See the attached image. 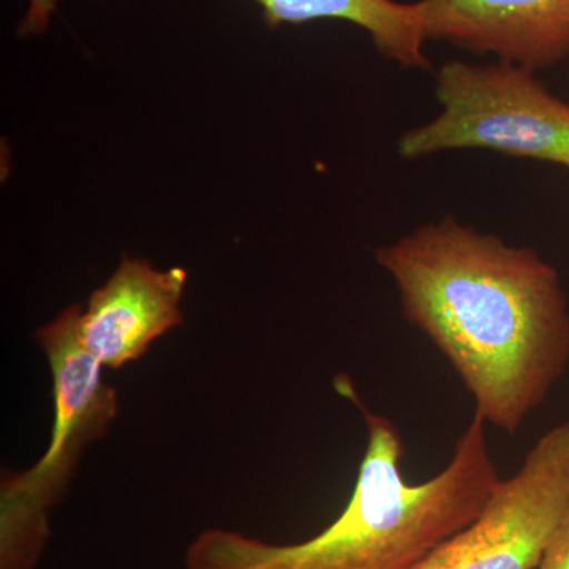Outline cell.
<instances>
[{"mask_svg": "<svg viewBox=\"0 0 569 569\" xmlns=\"http://www.w3.org/2000/svg\"><path fill=\"white\" fill-rule=\"evenodd\" d=\"M403 317L447 358L486 425L516 436L569 365L559 271L447 216L378 247Z\"/></svg>", "mask_w": 569, "mask_h": 569, "instance_id": "cell-1", "label": "cell"}, {"mask_svg": "<svg viewBox=\"0 0 569 569\" xmlns=\"http://www.w3.org/2000/svg\"><path fill=\"white\" fill-rule=\"evenodd\" d=\"M335 388L358 408L367 429L353 492L339 518L291 545L203 530L187 548L183 569H419L477 520L500 481L485 419L473 415L440 473L411 485L395 422L369 410L350 378L336 377Z\"/></svg>", "mask_w": 569, "mask_h": 569, "instance_id": "cell-2", "label": "cell"}, {"mask_svg": "<svg viewBox=\"0 0 569 569\" xmlns=\"http://www.w3.org/2000/svg\"><path fill=\"white\" fill-rule=\"evenodd\" d=\"M81 305L66 307L36 331L52 383V427L43 456L0 479V569H36L50 538V515L77 473L82 455L110 432L119 396L80 337Z\"/></svg>", "mask_w": 569, "mask_h": 569, "instance_id": "cell-3", "label": "cell"}, {"mask_svg": "<svg viewBox=\"0 0 569 569\" xmlns=\"http://www.w3.org/2000/svg\"><path fill=\"white\" fill-rule=\"evenodd\" d=\"M537 73L496 59L443 63L436 74L440 114L400 134L397 152L419 160L477 149L569 170V103Z\"/></svg>", "mask_w": 569, "mask_h": 569, "instance_id": "cell-4", "label": "cell"}, {"mask_svg": "<svg viewBox=\"0 0 569 569\" xmlns=\"http://www.w3.org/2000/svg\"><path fill=\"white\" fill-rule=\"evenodd\" d=\"M569 516V421L552 427L477 520L458 535V569H538Z\"/></svg>", "mask_w": 569, "mask_h": 569, "instance_id": "cell-5", "label": "cell"}, {"mask_svg": "<svg viewBox=\"0 0 569 569\" xmlns=\"http://www.w3.org/2000/svg\"><path fill=\"white\" fill-rule=\"evenodd\" d=\"M427 41L539 71L569 59V0H418Z\"/></svg>", "mask_w": 569, "mask_h": 569, "instance_id": "cell-6", "label": "cell"}, {"mask_svg": "<svg viewBox=\"0 0 569 569\" xmlns=\"http://www.w3.org/2000/svg\"><path fill=\"white\" fill-rule=\"evenodd\" d=\"M187 280L181 266L162 271L149 261L123 257L82 309V346L103 369L118 370L138 361L157 339L183 323Z\"/></svg>", "mask_w": 569, "mask_h": 569, "instance_id": "cell-7", "label": "cell"}, {"mask_svg": "<svg viewBox=\"0 0 569 569\" xmlns=\"http://www.w3.org/2000/svg\"><path fill=\"white\" fill-rule=\"evenodd\" d=\"M268 28L318 20L351 22L369 33L376 50L407 69L430 70L419 3L397 0H254Z\"/></svg>", "mask_w": 569, "mask_h": 569, "instance_id": "cell-8", "label": "cell"}, {"mask_svg": "<svg viewBox=\"0 0 569 569\" xmlns=\"http://www.w3.org/2000/svg\"><path fill=\"white\" fill-rule=\"evenodd\" d=\"M59 0H29L28 11L22 18L18 33L21 37H37L48 31L51 17L58 9Z\"/></svg>", "mask_w": 569, "mask_h": 569, "instance_id": "cell-9", "label": "cell"}, {"mask_svg": "<svg viewBox=\"0 0 569 569\" xmlns=\"http://www.w3.org/2000/svg\"><path fill=\"white\" fill-rule=\"evenodd\" d=\"M538 569H569V516L553 535Z\"/></svg>", "mask_w": 569, "mask_h": 569, "instance_id": "cell-10", "label": "cell"}, {"mask_svg": "<svg viewBox=\"0 0 569 569\" xmlns=\"http://www.w3.org/2000/svg\"><path fill=\"white\" fill-rule=\"evenodd\" d=\"M459 542L458 537L437 549L419 569H458Z\"/></svg>", "mask_w": 569, "mask_h": 569, "instance_id": "cell-11", "label": "cell"}]
</instances>
